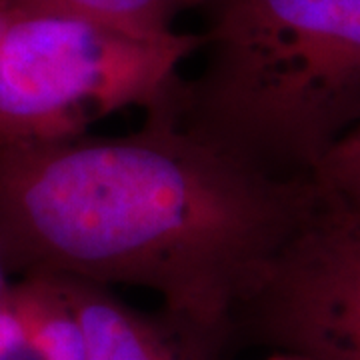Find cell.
Instances as JSON below:
<instances>
[{"label":"cell","instance_id":"8fae6325","mask_svg":"<svg viewBox=\"0 0 360 360\" xmlns=\"http://www.w3.org/2000/svg\"><path fill=\"white\" fill-rule=\"evenodd\" d=\"M269 360H310L304 359V356H296V354H276V356H272Z\"/></svg>","mask_w":360,"mask_h":360},{"label":"cell","instance_id":"6da1fadb","mask_svg":"<svg viewBox=\"0 0 360 360\" xmlns=\"http://www.w3.org/2000/svg\"><path fill=\"white\" fill-rule=\"evenodd\" d=\"M316 198L170 108L129 134L0 150V255L11 276L156 295L168 316L224 336Z\"/></svg>","mask_w":360,"mask_h":360},{"label":"cell","instance_id":"9c48e42d","mask_svg":"<svg viewBox=\"0 0 360 360\" xmlns=\"http://www.w3.org/2000/svg\"><path fill=\"white\" fill-rule=\"evenodd\" d=\"M11 283H13V276L8 274L6 264H4L2 255H0V302H2V298H4V295H6V290L11 288Z\"/></svg>","mask_w":360,"mask_h":360},{"label":"cell","instance_id":"5b68a950","mask_svg":"<svg viewBox=\"0 0 360 360\" xmlns=\"http://www.w3.org/2000/svg\"><path fill=\"white\" fill-rule=\"evenodd\" d=\"M0 360H86L84 336L52 276H20L0 302Z\"/></svg>","mask_w":360,"mask_h":360},{"label":"cell","instance_id":"ba28073f","mask_svg":"<svg viewBox=\"0 0 360 360\" xmlns=\"http://www.w3.org/2000/svg\"><path fill=\"white\" fill-rule=\"evenodd\" d=\"M309 179L324 198L360 212V120L322 156Z\"/></svg>","mask_w":360,"mask_h":360},{"label":"cell","instance_id":"7a4b0ae2","mask_svg":"<svg viewBox=\"0 0 360 360\" xmlns=\"http://www.w3.org/2000/svg\"><path fill=\"white\" fill-rule=\"evenodd\" d=\"M205 54L170 112L278 176L312 168L360 120V0H194Z\"/></svg>","mask_w":360,"mask_h":360},{"label":"cell","instance_id":"30bf717a","mask_svg":"<svg viewBox=\"0 0 360 360\" xmlns=\"http://www.w3.org/2000/svg\"><path fill=\"white\" fill-rule=\"evenodd\" d=\"M8 14H11V4L6 0H0V37L4 32V26L8 20Z\"/></svg>","mask_w":360,"mask_h":360},{"label":"cell","instance_id":"52a82bcc","mask_svg":"<svg viewBox=\"0 0 360 360\" xmlns=\"http://www.w3.org/2000/svg\"><path fill=\"white\" fill-rule=\"evenodd\" d=\"M194 0H8L26 11H49L78 16L90 22L132 34H165L174 30L172 20Z\"/></svg>","mask_w":360,"mask_h":360},{"label":"cell","instance_id":"3957f363","mask_svg":"<svg viewBox=\"0 0 360 360\" xmlns=\"http://www.w3.org/2000/svg\"><path fill=\"white\" fill-rule=\"evenodd\" d=\"M198 46V32L146 37L11 6L0 37V150L78 139L130 108H170Z\"/></svg>","mask_w":360,"mask_h":360},{"label":"cell","instance_id":"8992f818","mask_svg":"<svg viewBox=\"0 0 360 360\" xmlns=\"http://www.w3.org/2000/svg\"><path fill=\"white\" fill-rule=\"evenodd\" d=\"M58 281L80 322L86 360H155L167 328V314H144L106 286Z\"/></svg>","mask_w":360,"mask_h":360},{"label":"cell","instance_id":"277c9868","mask_svg":"<svg viewBox=\"0 0 360 360\" xmlns=\"http://www.w3.org/2000/svg\"><path fill=\"white\" fill-rule=\"evenodd\" d=\"M238 322L286 354L360 360V212L316 191Z\"/></svg>","mask_w":360,"mask_h":360}]
</instances>
